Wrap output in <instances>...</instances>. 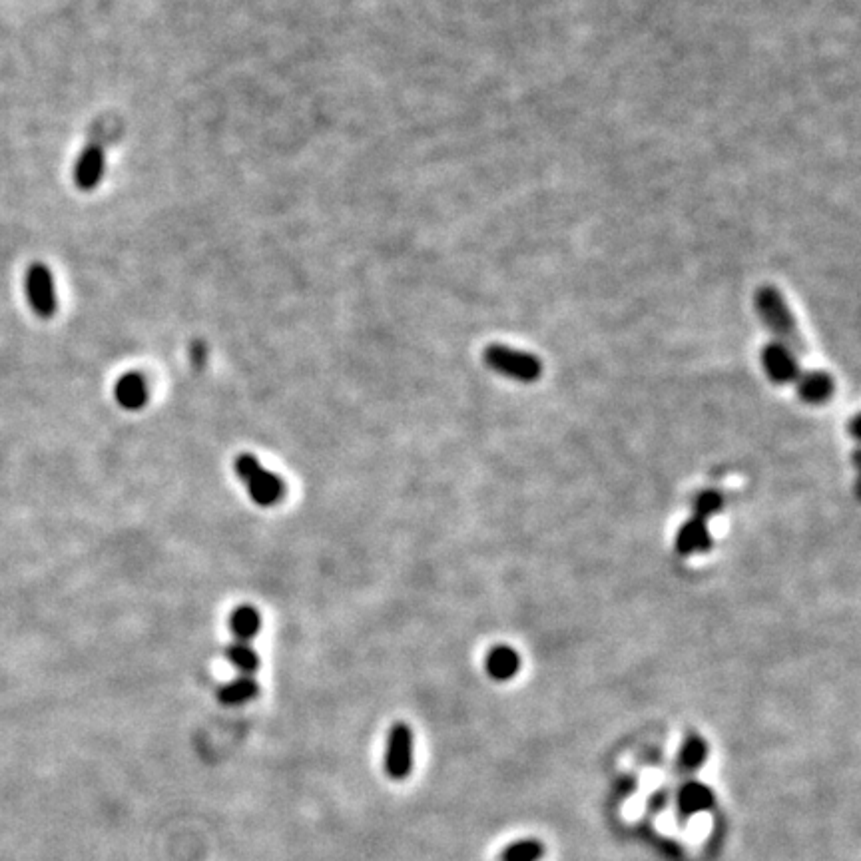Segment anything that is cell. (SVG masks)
<instances>
[{"label":"cell","instance_id":"6da1fadb","mask_svg":"<svg viewBox=\"0 0 861 861\" xmlns=\"http://www.w3.org/2000/svg\"><path fill=\"white\" fill-rule=\"evenodd\" d=\"M754 303L762 323L772 331L776 341L796 357H804L808 353V345L786 297L774 286H762L754 295Z\"/></svg>","mask_w":861,"mask_h":861},{"label":"cell","instance_id":"7a4b0ae2","mask_svg":"<svg viewBox=\"0 0 861 861\" xmlns=\"http://www.w3.org/2000/svg\"><path fill=\"white\" fill-rule=\"evenodd\" d=\"M236 477L246 485L252 501L260 507H274L286 495V485L280 475L268 471L258 457L242 453L234 461Z\"/></svg>","mask_w":861,"mask_h":861},{"label":"cell","instance_id":"3957f363","mask_svg":"<svg viewBox=\"0 0 861 861\" xmlns=\"http://www.w3.org/2000/svg\"><path fill=\"white\" fill-rule=\"evenodd\" d=\"M483 361L495 373L519 381V383H535L543 377V361L529 351H521L503 343H491L483 351Z\"/></svg>","mask_w":861,"mask_h":861},{"label":"cell","instance_id":"277c9868","mask_svg":"<svg viewBox=\"0 0 861 861\" xmlns=\"http://www.w3.org/2000/svg\"><path fill=\"white\" fill-rule=\"evenodd\" d=\"M383 770L395 782H403L411 776V772H413V730L409 728V724L397 722L389 730L387 744H385Z\"/></svg>","mask_w":861,"mask_h":861},{"label":"cell","instance_id":"5b68a950","mask_svg":"<svg viewBox=\"0 0 861 861\" xmlns=\"http://www.w3.org/2000/svg\"><path fill=\"white\" fill-rule=\"evenodd\" d=\"M24 293L28 299L30 309L42 317L50 319L58 309V297H56V286L50 268L36 262L28 266L24 276Z\"/></svg>","mask_w":861,"mask_h":861},{"label":"cell","instance_id":"8992f818","mask_svg":"<svg viewBox=\"0 0 861 861\" xmlns=\"http://www.w3.org/2000/svg\"><path fill=\"white\" fill-rule=\"evenodd\" d=\"M760 361L764 367V373L774 381L776 385H788L796 383V379L802 373L800 357H796L790 349L780 345L778 341L766 343L760 351Z\"/></svg>","mask_w":861,"mask_h":861},{"label":"cell","instance_id":"52a82bcc","mask_svg":"<svg viewBox=\"0 0 861 861\" xmlns=\"http://www.w3.org/2000/svg\"><path fill=\"white\" fill-rule=\"evenodd\" d=\"M106 172V154L98 144H88L74 164V184L82 192H92L100 186Z\"/></svg>","mask_w":861,"mask_h":861},{"label":"cell","instance_id":"ba28073f","mask_svg":"<svg viewBox=\"0 0 861 861\" xmlns=\"http://www.w3.org/2000/svg\"><path fill=\"white\" fill-rule=\"evenodd\" d=\"M674 549L680 557H692V555L708 553L712 549V535L708 529V521H704L696 515L692 519H688L676 535Z\"/></svg>","mask_w":861,"mask_h":861},{"label":"cell","instance_id":"9c48e42d","mask_svg":"<svg viewBox=\"0 0 861 861\" xmlns=\"http://www.w3.org/2000/svg\"><path fill=\"white\" fill-rule=\"evenodd\" d=\"M794 385L800 399L808 405H824L836 391V381L826 371H802Z\"/></svg>","mask_w":861,"mask_h":861},{"label":"cell","instance_id":"30bf717a","mask_svg":"<svg viewBox=\"0 0 861 861\" xmlns=\"http://www.w3.org/2000/svg\"><path fill=\"white\" fill-rule=\"evenodd\" d=\"M114 397L118 405L126 411H140L142 407H146L150 389L144 375L138 371L124 373L114 385Z\"/></svg>","mask_w":861,"mask_h":861},{"label":"cell","instance_id":"8fae6325","mask_svg":"<svg viewBox=\"0 0 861 861\" xmlns=\"http://www.w3.org/2000/svg\"><path fill=\"white\" fill-rule=\"evenodd\" d=\"M521 656L509 644H497L485 658V670L495 682H509L521 672Z\"/></svg>","mask_w":861,"mask_h":861},{"label":"cell","instance_id":"7c38bea8","mask_svg":"<svg viewBox=\"0 0 861 861\" xmlns=\"http://www.w3.org/2000/svg\"><path fill=\"white\" fill-rule=\"evenodd\" d=\"M712 806H714V792L698 780L686 782L678 792V812L682 818H692L700 812L710 810Z\"/></svg>","mask_w":861,"mask_h":861},{"label":"cell","instance_id":"4fadbf2b","mask_svg":"<svg viewBox=\"0 0 861 861\" xmlns=\"http://www.w3.org/2000/svg\"><path fill=\"white\" fill-rule=\"evenodd\" d=\"M260 696V684L254 676L240 674L238 678L218 688V702L224 706H242Z\"/></svg>","mask_w":861,"mask_h":861},{"label":"cell","instance_id":"5bb4252c","mask_svg":"<svg viewBox=\"0 0 861 861\" xmlns=\"http://www.w3.org/2000/svg\"><path fill=\"white\" fill-rule=\"evenodd\" d=\"M708 754H710L708 742L698 734H690L678 752V770L682 774L698 772L706 764Z\"/></svg>","mask_w":861,"mask_h":861},{"label":"cell","instance_id":"9a60e30c","mask_svg":"<svg viewBox=\"0 0 861 861\" xmlns=\"http://www.w3.org/2000/svg\"><path fill=\"white\" fill-rule=\"evenodd\" d=\"M230 630L240 642H250L260 630H262V616L260 612L250 606H238L230 616Z\"/></svg>","mask_w":861,"mask_h":861},{"label":"cell","instance_id":"2e32d148","mask_svg":"<svg viewBox=\"0 0 861 861\" xmlns=\"http://www.w3.org/2000/svg\"><path fill=\"white\" fill-rule=\"evenodd\" d=\"M224 656H226V658H228V662H230V664H234V666L240 670V674H244V676H252V674H256V670L260 668V656H258V652H256L248 642H240V640H236V642L228 644V646H226V650H224Z\"/></svg>","mask_w":861,"mask_h":861},{"label":"cell","instance_id":"e0dca14e","mask_svg":"<svg viewBox=\"0 0 861 861\" xmlns=\"http://www.w3.org/2000/svg\"><path fill=\"white\" fill-rule=\"evenodd\" d=\"M547 854V848L541 840L525 838L505 848L501 861H541Z\"/></svg>","mask_w":861,"mask_h":861},{"label":"cell","instance_id":"ac0fdd59","mask_svg":"<svg viewBox=\"0 0 861 861\" xmlns=\"http://www.w3.org/2000/svg\"><path fill=\"white\" fill-rule=\"evenodd\" d=\"M724 507V497L718 491H704L694 501V515L708 521L716 513H720Z\"/></svg>","mask_w":861,"mask_h":861}]
</instances>
